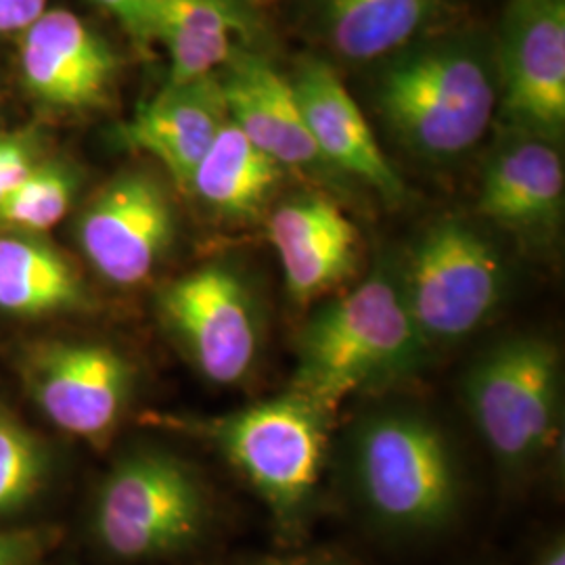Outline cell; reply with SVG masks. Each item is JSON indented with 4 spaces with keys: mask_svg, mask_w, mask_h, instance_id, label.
Wrapping results in <instances>:
<instances>
[{
    "mask_svg": "<svg viewBox=\"0 0 565 565\" xmlns=\"http://www.w3.org/2000/svg\"><path fill=\"white\" fill-rule=\"evenodd\" d=\"M425 345L404 303L394 264L321 303L298 333L291 390L335 413L364 392L403 382L422 369Z\"/></svg>",
    "mask_w": 565,
    "mask_h": 565,
    "instance_id": "1",
    "label": "cell"
},
{
    "mask_svg": "<svg viewBox=\"0 0 565 565\" xmlns=\"http://www.w3.org/2000/svg\"><path fill=\"white\" fill-rule=\"evenodd\" d=\"M377 103L408 153L427 162L459 160L484 139L494 118V60L469 39L415 44L382 72Z\"/></svg>",
    "mask_w": 565,
    "mask_h": 565,
    "instance_id": "2",
    "label": "cell"
},
{
    "mask_svg": "<svg viewBox=\"0 0 565 565\" xmlns=\"http://www.w3.org/2000/svg\"><path fill=\"white\" fill-rule=\"evenodd\" d=\"M348 471L359 501L401 534L445 527L461 503V469L443 427L419 408H380L356 424Z\"/></svg>",
    "mask_w": 565,
    "mask_h": 565,
    "instance_id": "3",
    "label": "cell"
},
{
    "mask_svg": "<svg viewBox=\"0 0 565 565\" xmlns=\"http://www.w3.org/2000/svg\"><path fill=\"white\" fill-rule=\"evenodd\" d=\"M564 369L559 348L536 333L509 335L467 369L465 406L494 461L522 476L559 440Z\"/></svg>",
    "mask_w": 565,
    "mask_h": 565,
    "instance_id": "4",
    "label": "cell"
},
{
    "mask_svg": "<svg viewBox=\"0 0 565 565\" xmlns=\"http://www.w3.org/2000/svg\"><path fill=\"white\" fill-rule=\"evenodd\" d=\"M331 419L324 406L289 390L198 425L275 518L291 525L317 494Z\"/></svg>",
    "mask_w": 565,
    "mask_h": 565,
    "instance_id": "5",
    "label": "cell"
},
{
    "mask_svg": "<svg viewBox=\"0 0 565 565\" xmlns=\"http://www.w3.org/2000/svg\"><path fill=\"white\" fill-rule=\"evenodd\" d=\"M396 273L406 310L429 350L480 331L505 298L501 252L461 218L425 226Z\"/></svg>",
    "mask_w": 565,
    "mask_h": 565,
    "instance_id": "6",
    "label": "cell"
},
{
    "mask_svg": "<svg viewBox=\"0 0 565 565\" xmlns=\"http://www.w3.org/2000/svg\"><path fill=\"white\" fill-rule=\"evenodd\" d=\"M207 499L198 473L166 450H135L103 480L93 527L111 555L139 562L200 541Z\"/></svg>",
    "mask_w": 565,
    "mask_h": 565,
    "instance_id": "7",
    "label": "cell"
},
{
    "mask_svg": "<svg viewBox=\"0 0 565 565\" xmlns=\"http://www.w3.org/2000/svg\"><path fill=\"white\" fill-rule=\"evenodd\" d=\"M156 303L170 338L212 384H239L258 363L263 310L239 270L205 264L163 285Z\"/></svg>",
    "mask_w": 565,
    "mask_h": 565,
    "instance_id": "8",
    "label": "cell"
},
{
    "mask_svg": "<svg viewBox=\"0 0 565 565\" xmlns=\"http://www.w3.org/2000/svg\"><path fill=\"white\" fill-rule=\"evenodd\" d=\"M499 105L513 132H565V0H509L494 60Z\"/></svg>",
    "mask_w": 565,
    "mask_h": 565,
    "instance_id": "9",
    "label": "cell"
},
{
    "mask_svg": "<svg viewBox=\"0 0 565 565\" xmlns=\"http://www.w3.org/2000/svg\"><path fill=\"white\" fill-rule=\"evenodd\" d=\"M23 382L44 417L63 431L102 440L120 424L137 369L102 342H44L21 364Z\"/></svg>",
    "mask_w": 565,
    "mask_h": 565,
    "instance_id": "10",
    "label": "cell"
},
{
    "mask_svg": "<svg viewBox=\"0 0 565 565\" xmlns=\"http://www.w3.org/2000/svg\"><path fill=\"white\" fill-rule=\"evenodd\" d=\"M177 237V210L156 174L132 170L107 182L78 221L82 254L105 281L135 287L160 266Z\"/></svg>",
    "mask_w": 565,
    "mask_h": 565,
    "instance_id": "11",
    "label": "cell"
},
{
    "mask_svg": "<svg viewBox=\"0 0 565 565\" xmlns=\"http://www.w3.org/2000/svg\"><path fill=\"white\" fill-rule=\"evenodd\" d=\"M20 65L39 102L67 111L103 105L118 74L111 46L65 9L44 11L21 34Z\"/></svg>",
    "mask_w": 565,
    "mask_h": 565,
    "instance_id": "12",
    "label": "cell"
},
{
    "mask_svg": "<svg viewBox=\"0 0 565 565\" xmlns=\"http://www.w3.org/2000/svg\"><path fill=\"white\" fill-rule=\"evenodd\" d=\"M564 160L555 142L515 132L488 158L478 210L522 242H551L564 218Z\"/></svg>",
    "mask_w": 565,
    "mask_h": 565,
    "instance_id": "13",
    "label": "cell"
},
{
    "mask_svg": "<svg viewBox=\"0 0 565 565\" xmlns=\"http://www.w3.org/2000/svg\"><path fill=\"white\" fill-rule=\"evenodd\" d=\"M289 82L323 162L369 184L385 202H403V179L385 158L340 74L324 61L306 57Z\"/></svg>",
    "mask_w": 565,
    "mask_h": 565,
    "instance_id": "14",
    "label": "cell"
},
{
    "mask_svg": "<svg viewBox=\"0 0 565 565\" xmlns=\"http://www.w3.org/2000/svg\"><path fill=\"white\" fill-rule=\"evenodd\" d=\"M268 239L279 254L289 298L302 306L348 281L359 264L356 224L323 195L281 203L268 218Z\"/></svg>",
    "mask_w": 565,
    "mask_h": 565,
    "instance_id": "15",
    "label": "cell"
},
{
    "mask_svg": "<svg viewBox=\"0 0 565 565\" xmlns=\"http://www.w3.org/2000/svg\"><path fill=\"white\" fill-rule=\"evenodd\" d=\"M228 121L282 168L329 170L303 121L291 82L239 46L218 72Z\"/></svg>",
    "mask_w": 565,
    "mask_h": 565,
    "instance_id": "16",
    "label": "cell"
},
{
    "mask_svg": "<svg viewBox=\"0 0 565 565\" xmlns=\"http://www.w3.org/2000/svg\"><path fill=\"white\" fill-rule=\"evenodd\" d=\"M228 121L218 74L186 84H166L121 126V141L162 163L170 179L189 191L198 163Z\"/></svg>",
    "mask_w": 565,
    "mask_h": 565,
    "instance_id": "17",
    "label": "cell"
},
{
    "mask_svg": "<svg viewBox=\"0 0 565 565\" xmlns=\"http://www.w3.org/2000/svg\"><path fill=\"white\" fill-rule=\"evenodd\" d=\"M254 30L242 0H158L151 39L168 51V84H186L218 74Z\"/></svg>",
    "mask_w": 565,
    "mask_h": 565,
    "instance_id": "18",
    "label": "cell"
},
{
    "mask_svg": "<svg viewBox=\"0 0 565 565\" xmlns=\"http://www.w3.org/2000/svg\"><path fill=\"white\" fill-rule=\"evenodd\" d=\"M81 273L39 235L0 233V310L15 317H49L90 308Z\"/></svg>",
    "mask_w": 565,
    "mask_h": 565,
    "instance_id": "19",
    "label": "cell"
},
{
    "mask_svg": "<svg viewBox=\"0 0 565 565\" xmlns=\"http://www.w3.org/2000/svg\"><path fill=\"white\" fill-rule=\"evenodd\" d=\"M282 166L226 121L189 184L200 202L226 221H254L282 181Z\"/></svg>",
    "mask_w": 565,
    "mask_h": 565,
    "instance_id": "20",
    "label": "cell"
},
{
    "mask_svg": "<svg viewBox=\"0 0 565 565\" xmlns=\"http://www.w3.org/2000/svg\"><path fill=\"white\" fill-rule=\"evenodd\" d=\"M440 18L443 0H323L327 39L352 61L392 55Z\"/></svg>",
    "mask_w": 565,
    "mask_h": 565,
    "instance_id": "21",
    "label": "cell"
},
{
    "mask_svg": "<svg viewBox=\"0 0 565 565\" xmlns=\"http://www.w3.org/2000/svg\"><path fill=\"white\" fill-rule=\"evenodd\" d=\"M78 177L65 163H41L0 203V233L41 235L67 216Z\"/></svg>",
    "mask_w": 565,
    "mask_h": 565,
    "instance_id": "22",
    "label": "cell"
},
{
    "mask_svg": "<svg viewBox=\"0 0 565 565\" xmlns=\"http://www.w3.org/2000/svg\"><path fill=\"white\" fill-rule=\"evenodd\" d=\"M49 476V452L39 436L0 411V518L28 505Z\"/></svg>",
    "mask_w": 565,
    "mask_h": 565,
    "instance_id": "23",
    "label": "cell"
},
{
    "mask_svg": "<svg viewBox=\"0 0 565 565\" xmlns=\"http://www.w3.org/2000/svg\"><path fill=\"white\" fill-rule=\"evenodd\" d=\"M34 168L32 149L25 142L13 137L0 139V203L30 177Z\"/></svg>",
    "mask_w": 565,
    "mask_h": 565,
    "instance_id": "24",
    "label": "cell"
},
{
    "mask_svg": "<svg viewBox=\"0 0 565 565\" xmlns=\"http://www.w3.org/2000/svg\"><path fill=\"white\" fill-rule=\"evenodd\" d=\"M107 13L120 21L124 30L137 42H149L158 0H95Z\"/></svg>",
    "mask_w": 565,
    "mask_h": 565,
    "instance_id": "25",
    "label": "cell"
},
{
    "mask_svg": "<svg viewBox=\"0 0 565 565\" xmlns=\"http://www.w3.org/2000/svg\"><path fill=\"white\" fill-rule=\"evenodd\" d=\"M49 543L39 530H0V565H36Z\"/></svg>",
    "mask_w": 565,
    "mask_h": 565,
    "instance_id": "26",
    "label": "cell"
},
{
    "mask_svg": "<svg viewBox=\"0 0 565 565\" xmlns=\"http://www.w3.org/2000/svg\"><path fill=\"white\" fill-rule=\"evenodd\" d=\"M46 11V0H0V36L23 34Z\"/></svg>",
    "mask_w": 565,
    "mask_h": 565,
    "instance_id": "27",
    "label": "cell"
},
{
    "mask_svg": "<svg viewBox=\"0 0 565 565\" xmlns=\"http://www.w3.org/2000/svg\"><path fill=\"white\" fill-rule=\"evenodd\" d=\"M534 565H565V543L562 536H555L543 546Z\"/></svg>",
    "mask_w": 565,
    "mask_h": 565,
    "instance_id": "28",
    "label": "cell"
},
{
    "mask_svg": "<svg viewBox=\"0 0 565 565\" xmlns=\"http://www.w3.org/2000/svg\"><path fill=\"white\" fill-rule=\"evenodd\" d=\"M258 565H340L331 559H315V557H285V559H277V557H270V559H264Z\"/></svg>",
    "mask_w": 565,
    "mask_h": 565,
    "instance_id": "29",
    "label": "cell"
},
{
    "mask_svg": "<svg viewBox=\"0 0 565 565\" xmlns=\"http://www.w3.org/2000/svg\"><path fill=\"white\" fill-rule=\"evenodd\" d=\"M260 2H270V0H249V4H260Z\"/></svg>",
    "mask_w": 565,
    "mask_h": 565,
    "instance_id": "30",
    "label": "cell"
},
{
    "mask_svg": "<svg viewBox=\"0 0 565 565\" xmlns=\"http://www.w3.org/2000/svg\"><path fill=\"white\" fill-rule=\"evenodd\" d=\"M242 2H245V4H249V0H242Z\"/></svg>",
    "mask_w": 565,
    "mask_h": 565,
    "instance_id": "31",
    "label": "cell"
}]
</instances>
